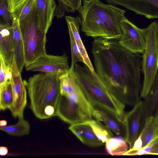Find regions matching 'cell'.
I'll return each mask as SVG.
<instances>
[{
  "instance_id": "obj_1",
  "label": "cell",
  "mask_w": 158,
  "mask_h": 158,
  "mask_svg": "<svg viewBox=\"0 0 158 158\" xmlns=\"http://www.w3.org/2000/svg\"><path fill=\"white\" fill-rule=\"evenodd\" d=\"M97 75L105 89L124 104L139 102L142 56L123 48L118 41L95 38L92 50Z\"/></svg>"
},
{
  "instance_id": "obj_2",
  "label": "cell",
  "mask_w": 158,
  "mask_h": 158,
  "mask_svg": "<svg viewBox=\"0 0 158 158\" xmlns=\"http://www.w3.org/2000/svg\"><path fill=\"white\" fill-rule=\"evenodd\" d=\"M77 10L81 20V30L93 38L118 41L122 35L121 23L126 11L99 0H83Z\"/></svg>"
},
{
  "instance_id": "obj_3",
  "label": "cell",
  "mask_w": 158,
  "mask_h": 158,
  "mask_svg": "<svg viewBox=\"0 0 158 158\" xmlns=\"http://www.w3.org/2000/svg\"><path fill=\"white\" fill-rule=\"evenodd\" d=\"M60 75L38 74L25 82L30 99V108L35 116L41 119L56 116L61 95Z\"/></svg>"
},
{
  "instance_id": "obj_4",
  "label": "cell",
  "mask_w": 158,
  "mask_h": 158,
  "mask_svg": "<svg viewBox=\"0 0 158 158\" xmlns=\"http://www.w3.org/2000/svg\"><path fill=\"white\" fill-rule=\"evenodd\" d=\"M78 85L92 104L102 106L116 114L126 121L125 105L110 93L98 78L95 71H91L85 64H76L72 70Z\"/></svg>"
},
{
  "instance_id": "obj_5",
  "label": "cell",
  "mask_w": 158,
  "mask_h": 158,
  "mask_svg": "<svg viewBox=\"0 0 158 158\" xmlns=\"http://www.w3.org/2000/svg\"><path fill=\"white\" fill-rule=\"evenodd\" d=\"M19 23L24 46L25 66L46 54L48 32L40 25L35 3L28 15L19 21Z\"/></svg>"
},
{
  "instance_id": "obj_6",
  "label": "cell",
  "mask_w": 158,
  "mask_h": 158,
  "mask_svg": "<svg viewBox=\"0 0 158 158\" xmlns=\"http://www.w3.org/2000/svg\"><path fill=\"white\" fill-rule=\"evenodd\" d=\"M92 108V105L77 83L70 93L64 96L61 95L56 116L70 124L86 122L93 119Z\"/></svg>"
},
{
  "instance_id": "obj_7",
  "label": "cell",
  "mask_w": 158,
  "mask_h": 158,
  "mask_svg": "<svg viewBox=\"0 0 158 158\" xmlns=\"http://www.w3.org/2000/svg\"><path fill=\"white\" fill-rule=\"evenodd\" d=\"M146 46L142 56L141 67L144 80L140 96H147L158 71V23L154 21L141 29Z\"/></svg>"
},
{
  "instance_id": "obj_8",
  "label": "cell",
  "mask_w": 158,
  "mask_h": 158,
  "mask_svg": "<svg viewBox=\"0 0 158 158\" xmlns=\"http://www.w3.org/2000/svg\"><path fill=\"white\" fill-rule=\"evenodd\" d=\"M27 71L40 72L60 75L70 71L68 57L65 53L61 56L47 53L33 62L25 66Z\"/></svg>"
},
{
  "instance_id": "obj_9",
  "label": "cell",
  "mask_w": 158,
  "mask_h": 158,
  "mask_svg": "<svg viewBox=\"0 0 158 158\" xmlns=\"http://www.w3.org/2000/svg\"><path fill=\"white\" fill-rule=\"evenodd\" d=\"M121 27L122 35L118 41L119 44L133 54H143L146 43L141 29L125 17L121 22Z\"/></svg>"
},
{
  "instance_id": "obj_10",
  "label": "cell",
  "mask_w": 158,
  "mask_h": 158,
  "mask_svg": "<svg viewBox=\"0 0 158 158\" xmlns=\"http://www.w3.org/2000/svg\"><path fill=\"white\" fill-rule=\"evenodd\" d=\"M12 78L11 81L13 94V102L9 110L15 118L23 117L27 104V93L25 81H23L14 57L11 65Z\"/></svg>"
},
{
  "instance_id": "obj_11",
  "label": "cell",
  "mask_w": 158,
  "mask_h": 158,
  "mask_svg": "<svg viewBox=\"0 0 158 158\" xmlns=\"http://www.w3.org/2000/svg\"><path fill=\"white\" fill-rule=\"evenodd\" d=\"M92 115L96 120L104 123L117 136L126 140L127 128L126 122L122 120L113 112L102 106L92 104Z\"/></svg>"
},
{
  "instance_id": "obj_12",
  "label": "cell",
  "mask_w": 158,
  "mask_h": 158,
  "mask_svg": "<svg viewBox=\"0 0 158 158\" xmlns=\"http://www.w3.org/2000/svg\"><path fill=\"white\" fill-rule=\"evenodd\" d=\"M146 118L142 102L134 106L130 112L126 113V123L127 128L126 140L130 148L133 146L143 128Z\"/></svg>"
},
{
  "instance_id": "obj_13",
  "label": "cell",
  "mask_w": 158,
  "mask_h": 158,
  "mask_svg": "<svg viewBox=\"0 0 158 158\" xmlns=\"http://www.w3.org/2000/svg\"><path fill=\"white\" fill-rule=\"evenodd\" d=\"M105 0L109 4L123 6L148 19H158V0Z\"/></svg>"
},
{
  "instance_id": "obj_14",
  "label": "cell",
  "mask_w": 158,
  "mask_h": 158,
  "mask_svg": "<svg viewBox=\"0 0 158 158\" xmlns=\"http://www.w3.org/2000/svg\"><path fill=\"white\" fill-rule=\"evenodd\" d=\"M14 36L12 25L0 23V56L11 66L14 57Z\"/></svg>"
},
{
  "instance_id": "obj_15",
  "label": "cell",
  "mask_w": 158,
  "mask_h": 158,
  "mask_svg": "<svg viewBox=\"0 0 158 158\" xmlns=\"http://www.w3.org/2000/svg\"><path fill=\"white\" fill-rule=\"evenodd\" d=\"M68 129L83 144L96 147L104 145L94 133L87 121L71 124Z\"/></svg>"
},
{
  "instance_id": "obj_16",
  "label": "cell",
  "mask_w": 158,
  "mask_h": 158,
  "mask_svg": "<svg viewBox=\"0 0 158 158\" xmlns=\"http://www.w3.org/2000/svg\"><path fill=\"white\" fill-rule=\"evenodd\" d=\"M40 26L48 32L52 23L57 6L55 0H35Z\"/></svg>"
},
{
  "instance_id": "obj_17",
  "label": "cell",
  "mask_w": 158,
  "mask_h": 158,
  "mask_svg": "<svg viewBox=\"0 0 158 158\" xmlns=\"http://www.w3.org/2000/svg\"><path fill=\"white\" fill-rule=\"evenodd\" d=\"M69 31L73 34L80 53L83 59L84 64L90 70L95 71L89 58L85 47L81 38L79 33V28L81 25V20L80 17L67 16L65 17Z\"/></svg>"
},
{
  "instance_id": "obj_18",
  "label": "cell",
  "mask_w": 158,
  "mask_h": 158,
  "mask_svg": "<svg viewBox=\"0 0 158 158\" xmlns=\"http://www.w3.org/2000/svg\"><path fill=\"white\" fill-rule=\"evenodd\" d=\"M14 36V56L19 72L21 73L25 65L24 46L20 32L19 20L11 15Z\"/></svg>"
},
{
  "instance_id": "obj_19",
  "label": "cell",
  "mask_w": 158,
  "mask_h": 158,
  "mask_svg": "<svg viewBox=\"0 0 158 158\" xmlns=\"http://www.w3.org/2000/svg\"><path fill=\"white\" fill-rule=\"evenodd\" d=\"M142 103L145 118L155 116L158 106V71L148 94Z\"/></svg>"
},
{
  "instance_id": "obj_20",
  "label": "cell",
  "mask_w": 158,
  "mask_h": 158,
  "mask_svg": "<svg viewBox=\"0 0 158 158\" xmlns=\"http://www.w3.org/2000/svg\"><path fill=\"white\" fill-rule=\"evenodd\" d=\"M140 135L142 142L141 148L148 146L158 138V121L155 116L146 118Z\"/></svg>"
},
{
  "instance_id": "obj_21",
  "label": "cell",
  "mask_w": 158,
  "mask_h": 158,
  "mask_svg": "<svg viewBox=\"0 0 158 158\" xmlns=\"http://www.w3.org/2000/svg\"><path fill=\"white\" fill-rule=\"evenodd\" d=\"M105 143L106 152L112 156L123 155L129 149L126 140L120 137H113Z\"/></svg>"
},
{
  "instance_id": "obj_22",
  "label": "cell",
  "mask_w": 158,
  "mask_h": 158,
  "mask_svg": "<svg viewBox=\"0 0 158 158\" xmlns=\"http://www.w3.org/2000/svg\"><path fill=\"white\" fill-rule=\"evenodd\" d=\"M15 124L0 126V129L10 135L20 136L28 135L29 133L30 126L28 122L23 117L19 118Z\"/></svg>"
},
{
  "instance_id": "obj_23",
  "label": "cell",
  "mask_w": 158,
  "mask_h": 158,
  "mask_svg": "<svg viewBox=\"0 0 158 158\" xmlns=\"http://www.w3.org/2000/svg\"><path fill=\"white\" fill-rule=\"evenodd\" d=\"M57 5L54 16L57 18L64 15L65 11L74 13L77 11L82 6V0H57Z\"/></svg>"
},
{
  "instance_id": "obj_24",
  "label": "cell",
  "mask_w": 158,
  "mask_h": 158,
  "mask_svg": "<svg viewBox=\"0 0 158 158\" xmlns=\"http://www.w3.org/2000/svg\"><path fill=\"white\" fill-rule=\"evenodd\" d=\"M87 122L91 126L98 138L104 143L113 137L112 131L100 121L92 119Z\"/></svg>"
},
{
  "instance_id": "obj_25",
  "label": "cell",
  "mask_w": 158,
  "mask_h": 158,
  "mask_svg": "<svg viewBox=\"0 0 158 158\" xmlns=\"http://www.w3.org/2000/svg\"><path fill=\"white\" fill-rule=\"evenodd\" d=\"M13 102V94L11 81L6 82L4 89L0 91V109H9Z\"/></svg>"
},
{
  "instance_id": "obj_26",
  "label": "cell",
  "mask_w": 158,
  "mask_h": 158,
  "mask_svg": "<svg viewBox=\"0 0 158 158\" xmlns=\"http://www.w3.org/2000/svg\"><path fill=\"white\" fill-rule=\"evenodd\" d=\"M144 154L158 155V138L148 146L138 150L129 149L124 156L140 155Z\"/></svg>"
},
{
  "instance_id": "obj_27",
  "label": "cell",
  "mask_w": 158,
  "mask_h": 158,
  "mask_svg": "<svg viewBox=\"0 0 158 158\" xmlns=\"http://www.w3.org/2000/svg\"><path fill=\"white\" fill-rule=\"evenodd\" d=\"M69 32L70 40L72 57L70 70V71H72L77 62H81L84 64V62L78 48L73 34L70 31H69Z\"/></svg>"
},
{
  "instance_id": "obj_28",
  "label": "cell",
  "mask_w": 158,
  "mask_h": 158,
  "mask_svg": "<svg viewBox=\"0 0 158 158\" xmlns=\"http://www.w3.org/2000/svg\"><path fill=\"white\" fill-rule=\"evenodd\" d=\"M35 0H27L17 10L11 14L19 21L25 18L30 13L33 8Z\"/></svg>"
},
{
  "instance_id": "obj_29",
  "label": "cell",
  "mask_w": 158,
  "mask_h": 158,
  "mask_svg": "<svg viewBox=\"0 0 158 158\" xmlns=\"http://www.w3.org/2000/svg\"><path fill=\"white\" fill-rule=\"evenodd\" d=\"M0 23L12 25V18L9 10V0H0Z\"/></svg>"
},
{
  "instance_id": "obj_30",
  "label": "cell",
  "mask_w": 158,
  "mask_h": 158,
  "mask_svg": "<svg viewBox=\"0 0 158 158\" xmlns=\"http://www.w3.org/2000/svg\"><path fill=\"white\" fill-rule=\"evenodd\" d=\"M27 0H9V10L11 14L19 9Z\"/></svg>"
},
{
  "instance_id": "obj_31",
  "label": "cell",
  "mask_w": 158,
  "mask_h": 158,
  "mask_svg": "<svg viewBox=\"0 0 158 158\" xmlns=\"http://www.w3.org/2000/svg\"><path fill=\"white\" fill-rule=\"evenodd\" d=\"M12 78V73L10 66L7 65L5 71V80L6 83L11 81Z\"/></svg>"
},
{
  "instance_id": "obj_32",
  "label": "cell",
  "mask_w": 158,
  "mask_h": 158,
  "mask_svg": "<svg viewBox=\"0 0 158 158\" xmlns=\"http://www.w3.org/2000/svg\"><path fill=\"white\" fill-rule=\"evenodd\" d=\"M142 147V142L141 137L139 135L138 138L134 143L133 147L131 148L132 150H138Z\"/></svg>"
},
{
  "instance_id": "obj_33",
  "label": "cell",
  "mask_w": 158,
  "mask_h": 158,
  "mask_svg": "<svg viewBox=\"0 0 158 158\" xmlns=\"http://www.w3.org/2000/svg\"><path fill=\"white\" fill-rule=\"evenodd\" d=\"M8 153L7 148L4 146H1L0 147V155L4 156L6 155Z\"/></svg>"
},
{
  "instance_id": "obj_34",
  "label": "cell",
  "mask_w": 158,
  "mask_h": 158,
  "mask_svg": "<svg viewBox=\"0 0 158 158\" xmlns=\"http://www.w3.org/2000/svg\"><path fill=\"white\" fill-rule=\"evenodd\" d=\"M7 122L6 120H2L0 121V126H6Z\"/></svg>"
},
{
  "instance_id": "obj_35",
  "label": "cell",
  "mask_w": 158,
  "mask_h": 158,
  "mask_svg": "<svg viewBox=\"0 0 158 158\" xmlns=\"http://www.w3.org/2000/svg\"><path fill=\"white\" fill-rule=\"evenodd\" d=\"M155 116L156 117L158 121V106L156 109L155 114Z\"/></svg>"
}]
</instances>
